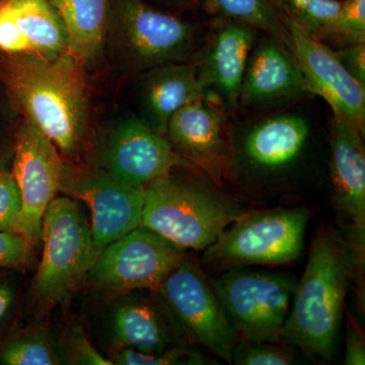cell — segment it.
Returning <instances> with one entry per match:
<instances>
[{
	"label": "cell",
	"instance_id": "1",
	"mask_svg": "<svg viewBox=\"0 0 365 365\" xmlns=\"http://www.w3.org/2000/svg\"><path fill=\"white\" fill-rule=\"evenodd\" d=\"M81 63L68 52L13 54L4 68L9 95L26 120L57 150L76 153L88 121V98Z\"/></svg>",
	"mask_w": 365,
	"mask_h": 365
},
{
	"label": "cell",
	"instance_id": "2",
	"mask_svg": "<svg viewBox=\"0 0 365 365\" xmlns=\"http://www.w3.org/2000/svg\"><path fill=\"white\" fill-rule=\"evenodd\" d=\"M344 252L330 235L322 232L309 251L306 270L295 287L282 339L307 356L332 359L347 292Z\"/></svg>",
	"mask_w": 365,
	"mask_h": 365
},
{
	"label": "cell",
	"instance_id": "3",
	"mask_svg": "<svg viewBox=\"0 0 365 365\" xmlns=\"http://www.w3.org/2000/svg\"><path fill=\"white\" fill-rule=\"evenodd\" d=\"M242 215L220 192L170 175L144 189L141 225L182 249H207Z\"/></svg>",
	"mask_w": 365,
	"mask_h": 365
},
{
	"label": "cell",
	"instance_id": "4",
	"mask_svg": "<svg viewBox=\"0 0 365 365\" xmlns=\"http://www.w3.org/2000/svg\"><path fill=\"white\" fill-rule=\"evenodd\" d=\"M197 29L144 0H110L106 41L125 69L143 73L195 56Z\"/></svg>",
	"mask_w": 365,
	"mask_h": 365
},
{
	"label": "cell",
	"instance_id": "5",
	"mask_svg": "<svg viewBox=\"0 0 365 365\" xmlns=\"http://www.w3.org/2000/svg\"><path fill=\"white\" fill-rule=\"evenodd\" d=\"M42 260L33 282L41 302H64L86 277L98 253L81 206L69 197H55L42 220Z\"/></svg>",
	"mask_w": 365,
	"mask_h": 365
},
{
	"label": "cell",
	"instance_id": "6",
	"mask_svg": "<svg viewBox=\"0 0 365 365\" xmlns=\"http://www.w3.org/2000/svg\"><path fill=\"white\" fill-rule=\"evenodd\" d=\"M297 284L288 274L249 270L230 271L211 283L240 337L254 343L282 339Z\"/></svg>",
	"mask_w": 365,
	"mask_h": 365
},
{
	"label": "cell",
	"instance_id": "7",
	"mask_svg": "<svg viewBox=\"0 0 365 365\" xmlns=\"http://www.w3.org/2000/svg\"><path fill=\"white\" fill-rule=\"evenodd\" d=\"M309 218L306 208L244 215L205 249L204 259L227 264L292 263L302 253Z\"/></svg>",
	"mask_w": 365,
	"mask_h": 365
},
{
	"label": "cell",
	"instance_id": "8",
	"mask_svg": "<svg viewBox=\"0 0 365 365\" xmlns=\"http://www.w3.org/2000/svg\"><path fill=\"white\" fill-rule=\"evenodd\" d=\"M185 260L184 249L140 225L106 246L86 279L93 287L121 294L158 292Z\"/></svg>",
	"mask_w": 365,
	"mask_h": 365
},
{
	"label": "cell",
	"instance_id": "9",
	"mask_svg": "<svg viewBox=\"0 0 365 365\" xmlns=\"http://www.w3.org/2000/svg\"><path fill=\"white\" fill-rule=\"evenodd\" d=\"M158 294L187 338L228 364L240 335L201 271L185 260L165 278Z\"/></svg>",
	"mask_w": 365,
	"mask_h": 365
},
{
	"label": "cell",
	"instance_id": "10",
	"mask_svg": "<svg viewBox=\"0 0 365 365\" xmlns=\"http://www.w3.org/2000/svg\"><path fill=\"white\" fill-rule=\"evenodd\" d=\"M288 36V51L306 79L309 93L325 100L334 117L365 130V85L343 66L335 51L304 32L284 14H280Z\"/></svg>",
	"mask_w": 365,
	"mask_h": 365
},
{
	"label": "cell",
	"instance_id": "11",
	"mask_svg": "<svg viewBox=\"0 0 365 365\" xmlns=\"http://www.w3.org/2000/svg\"><path fill=\"white\" fill-rule=\"evenodd\" d=\"M56 146L26 120L16 135L13 173L21 210L16 232L31 246L41 240L43 216L61 190L64 167Z\"/></svg>",
	"mask_w": 365,
	"mask_h": 365
},
{
	"label": "cell",
	"instance_id": "12",
	"mask_svg": "<svg viewBox=\"0 0 365 365\" xmlns=\"http://www.w3.org/2000/svg\"><path fill=\"white\" fill-rule=\"evenodd\" d=\"M144 187L118 181L106 170L71 173L64 170L61 190L88 207L91 230L98 252L143 222Z\"/></svg>",
	"mask_w": 365,
	"mask_h": 365
},
{
	"label": "cell",
	"instance_id": "13",
	"mask_svg": "<svg viewBox=\"0 0 365 365\" xmlns=\"http://www.w3.org/2000/svg\"><path fill=\"white\" fill-rule=\"evenodd\" d=\"M206 97L190 103L170 118L165 136L179 155L216 185L230 175L234 160L227 140L225 108Z\"/></svg>",
	"mask_w": 365,
	"mask_h": 365
},
{
	"label": "cell",
	"instance_id": "14",
	"mask_svg": "<svg viewBox=\"0 0 365 365\" xmlns=\"http://www.w3.org/2000/svg\"><path fill=\"white\" fill-rule=\"evenodd\" d=\"M105 170L118 181L145 188L169 176L181 158L165 136L131 118L113 129L104 150Z\"/></svg>",
	"mask_w": 365,
	"mask_h": 365
},
{
	"label": "cell",
	"instance_id": "15",
	"mask_svg": "<svg viewBox=\"0 0 365 365\" xmlns=\"http://www.w3.org/2000/svg\"><path fill=\"white\" fill-rule=\"evenodd\" d=\"M257 30L223 19L196 53L197 76L209 97H215L227 110L239 108L240 91Z\"/></svg>",
	"mask_w": 365,
	"mask_h": 365
},
{
	"label": "cell",
	"instance_id": "16",
	"mask_svg": "<svg viewBox=\"0 0 365 365\" xmlns=\"http://www.w3.org/2000/svg\"><path fill=\"white\" fill-rule=\"evenodd\" d=\"M309 93L292 53L267 37L254 46L240 91L239 107L266 109Z\"/></svg>",
	"mask_w": 365,
	"mask_h": 365
},
{
	"label": "cell",
	"instance_id": "17",
	"mask_svg": "<svg viewBox=\"0 0 365 365\" xmlns=\"http://www.w3.org/2000/svg\"><path fill=\"white\" fill-rule=\"evenodd\" d=\"M158 297L124 294L112 309L110 329L121 348L160 353L186 345L181 326L169 307Z\"/></svg>",
	"mask_w": 365,
	"mask_h": 365
},
{
	"label": "cell",
	"instance_id": "18",
	"mask_svg": "<svg viewBox=\"0 0 365 365\" xmlns=\"http://www.w3.org/2000/svg\"><path fill=\"white\" fill-rule=\"evenodd\" d=\"M362 134L355 127L333 117L330 143L334 202L351 222L360 246H364L365 150Z\"/></svg>",
	"mask_w": 365,
	"mask_h": 365
},
{
	"label": "cell",
	"instance_id": "19",
	"mask_svg": "<svg viewBox=\"0 0 365 365\" xmlns=\"http://www.w3.org/2000/svg\"><path fill=\"white\" fill-rule=\"evenodd\" d=\"M309 135L306 117L297 113L276 115L250 125L241 140L245 162L259 172H278L302 155Z\"/></svg>",
	"mask_w": 365,
	"mask_h": 365
},
{
	"label": "cell",
	"instance_id": "20",
	"mask_svg": "<svg viewBox=\"0 0 365 365\" xmlns=\"http://www.w3.org/2000/svg\"><path fill=\"white\" fill-rule=\"evenodd\" d=\"M140 120L165 136L170 118L190 103L209 97L191 62L170 64L141 73Z\"/></svg>",
	"mask_w": 365,
	"mask_h": 365
},
{
	"label": "cell",
	"instance_id": "21",
	"mask_svg": "<svg viewBox=\"0 0 365 365\" xmlns=\"http://www.w3.org/2000/svg\"><path fill=\"white\" fill-rule=\"evenodd\" d=\"M58 14L68 53L81 64L98 56L105 44L110 0H47Z\"/></svg>",
	"mask_w": 365,
	"mask_h": 365
},
{
	"label": "cell",
	"instance_id": "22",
	"mask_svg": "<svg viewBox=\"0 0 365 365\" xmlns=\"http://www.w3.org/2000/svg\"><path fill=\"white\" fill-rule=\"evenodd\" d=\"M21 32L35 53L56 56L68 52L63 24L47 0H6Z\"/></svg>",
	"mask_w": 365,
	"mask_h": 365
},
{
	"label": "cell",
	"instance_id": "23",
	"mask_svg": "<svg viewBox=\"0 0 365 365\" xmlns=\"http://www.w3.org/2000/svg\"><path fill=\"white\" fill-rule=\"evenodd\" d=\"M208 2L223 18L246 24L259 32L265 33L287 49V29L270 0H208Z\"/></svg>",
	"mask_w": 365,
	"mask_h": 365
},
{
	"label": "cell",
	"instance_id": "24",
	"mask_svg": "<svg viewBox=\"0 0 365 365\" xmlns=\"http://www.w3.org/2000/svg\"><path fill=\"white\" fill-rule=\"evenodd\" d=\"M64 360L58 346L42 329L16 334L0 345V364L58 365Z\"/></svg>",
	"mask_w": 365,
	"mask_h": 365
},
{
	"label": "cell",
	"instance_id": "25",
	"mask_svg": "<svg viewBox=\"0 0 365 365\" xmlns=\"http://www.w3.org/2000/svg\"><path fill=\"white\" fill-rule=\"evenodd\" d=\"M278 13L321 41L340 13V0H270Z\"/></svg>",
	"mask_w": 365,
	"mask_h": 365
},
{
	"label": "cell",
	"instance_id": "26",
	"mask_svg": "<svg viewBox=\"0 0 365 365\" xmlns=\"http://www.w3.org/2000/svg\"><path fill=\"white\" fill-rule=\"evenodd\" d=\"M337 41L343 45L365 43V0H344L335 23L321 42Z\"/></svg>",
	"mask_w": 365,
	"mask_h": 365
},
{
	"label": "cell",
	"instance_id": "27",
	"mask_svg": "<svg viewBox=\"0 0 365 365\" xmlns=\"http://www.w3.org/2000/svg\"><path fill=\"white\" fill-rule=\"evenodd\" d=\"M113 364L120 365H185L207 364L199 353L192 351L186 345L178 346L165 352L145 353L131 348H121L115 355Z\"/></svg>",
	"mask_w": 365,
	"mask_h": 365
},
{
	"label": "cell",
	"instance_id": "28",
	"mask_svg": "<svg viewBox=\"0 0 365 365\" xmlns=\"http://www.w3.org/2000/svg\"><path fill=\"white\" fill-rule=\"evenodd\" d=\"M239 341L232 353V362L237 365H290L295 364L292 352L272 345Z\"/></svg>",
	"mask_w": 365,
	"mask_h": 365
},
{
	"label": "cell",
	"instance_id": "29",
	"mask_svg": "<svg viewBox=\"0 0 365 365\" xmlns=\"http://www.w3.org/2000/svg\"><path fill=\"white\" fill-rule=\"evenodd\" d=\"M21 201L13 173L0 168V232H16Z\"/></svg>",
	"mask_w": 365,
	"mask_h": 365
},
{
	"label": "cell",
	"instance_id": "30",
	"mask_svg": "<svg viewBox=\"0 0 365 365\" xmlns=\"http://www.w3.org/2000/svg\"><path fill=\"white\" fill-rule=\"evenodd\" d=\"M0 49L11 54L35 52L20 28L7 2L0 6Z\"/></svg>",
	"mask_w": 365,
	"mask_h": 365
},
{
	"label": "cell",
	"instance_id": "31",
	"mask_svg": "<svg viewBox=\"0 0 365 365\" xmlns=\"http://www.w3.org/2000/svg\"><path fill=\"white\" fill-rule=\"evenodd\" d=\"M31 245L16 232H0V267L19 268L30 260Z\"/></svg>",
	"mask_w": 365,
	"mask_h": 365
},
{
	"label": "cell",
	"instance_id": "32",
	"mask_svg": "<svg viewBox=\"0 0 365 365\" xmlns=\"http://www.w3.org/2000/svg\"><path fill=\"white\" fill-rule=\"evenodd\" d=\"M335 54L349 73L365 85V43L343 46Z\"/></svg>",
	"mask_w": 365,
	"mask_h": 365
},
{
	"label": "cell",
	"instance_id": "33",
	"mask_svg": "<svg viewBox=\"0 0 365 365\" xmlns=\"http://www.w3.org/2000/svg\"><path fill=\"white\" fill-rule=\"evenodd\" d=\"M71 352L72 360L76 364H113L112 361L103 357L81 334H76L72 337Z\"/></svg>",
	"mask_w": 365,
	"mask_h": 365
},
{
	"label": "cell",
	"instance_id": "34",
	"mask_svg": "<svg viewBox=\"0 0 365 365\" xmlns=\"http://www.w3.org/2000/svg\"><path fill=\"white\" fill-rule=\"evenodd\" d=\"M346 365H364L365 347L361 334L353 327L349 329L344 359Z\"/></svg>",
	"mask_w": 365,
	"mask_h": 365
},
{
	"label": "cell",
	"instance_id": "35",
	"mask_svg": "<svg viewBox=\"0 0 365 365\" xmlns=\"http://www.w3.org/2000/svg\"><path fill=\"white\" fill-rule=\"evenodd\" d=\"M16 302V288L13 282L0 278V328L9 321Z\"/></svg>",
	"mask_w": 365,
	"mask_h": 365
},
{
	"label": "cell",
	"instance_id": "36",
	"mask_svg": "<svg viewBox=\"0 0 365 365\" xmlns=\"http://www.w3.org/2000/svg\"><path fill=\"white\" fill-rule=\"evenodd\" d=\"M158 1L163 2V4H170V6H177V4H185L188 2L190 0H158Z\"/></svg>",
	"mask_w": 365,
	"mask_h": 365
},
{
	"label": "cell",
	"instance_id": "37",
	"mask_svg": "<svg viewBox=\"0 0 365 365\" xmlns=\"http://www.w3.org/2000/svg\"><path fill=\"white\" fill-rule=\"evenodd\" d=\"M6 0H0V6H1L2 4H4V2H6Z\"/></svg>",
	"mask_w": 365,
	"mask_h": 365
}]
</instances>
